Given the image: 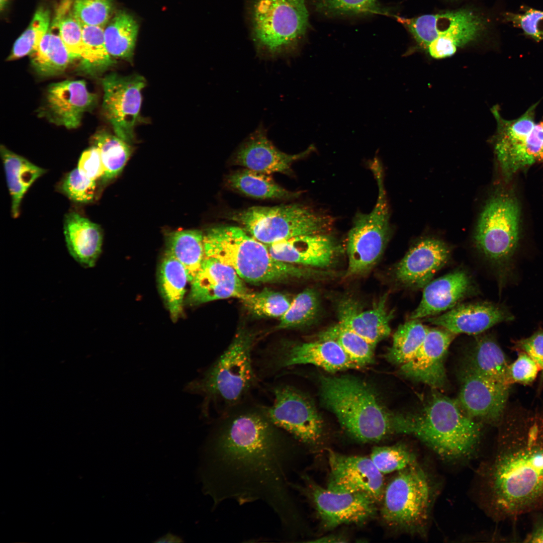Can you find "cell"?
I'll list each match as a JSON object with an SVG mask.
<instances>
[{"mask_svg": "<svg viewBox=\"0 0 543 543\" xmlns=\"http://www.w3.org/2000/svg\"><path fill=\"white\" fill-rule=\"evenodd\" d=\"M289 446L285 432L271 421L264 406L233 408L202 448L198 475L203 491L214 507L228 500L240 504L262 501L286 532L295 520L288 487Z\"/></svg>", "mask_w": 543, "mask_h": 543, "instance_id": "cell-1", "label": "cell"}, {"mask_svg": "<svg viewBox=\"0 0 543 543\" xmlns=\"http://www.w3.org/2000/svg\"><path fill=\"white\" fill-rule=\"evenodd\" d=\"M505 426L486 477L490 508L502 519L543 509V416Z\"/></svg>", "mask_w": 543, "mask_h": 543, "instance_id": "cell-2", "label": "cell"}, {"mask_svg": "<svg viewBox=\"0 0 543 543\" xmlns=\"http://www.w3.org/2000/svg\"><path fill=\"white\" fill-rule=\"evenodd\" d=\"M320 396L342 428L358 441H379L403 433V415L388 411L371 388L356 378L322 376Z\"/></svg>", "mask_w": 543, "mask_h": 543, "instance_id": "cell-3", "label": "cell"}, {"mask_svg": "<svg viewBox=\"0 0 543 543\" xmlns=\"http://www.w3.org/2000/svg\"><path fill=\"white\" fill-rule=\"evenodd\" d=\"M205 257L231 267L243 280L253 284L282 282L293 278L329 277L330 272L301 267L281 261L267 245L239 227L220 226L204 234Z\"/></svg>", "mask_w": 543, "mask_h": 543, "instance_id": "cell-4", "label": "cell"}, {"mask_svg": "<svg viewBox=\"0 0 543 543\" xmlns=\"http://www.w3.org/2000/svg\"><path fill=\"white\" fill-rule=\"evenodd\" d=\"M254 340L253 333L240 330L216 360L185 386L186 392L203 398L205 416L212 405H221L228 411L241 404L256 386L252 359Z\"/></svg>", "mask_w": 543, "mask_h": 543, "instance_id": "cell-5", "label": "cell"}, {"mask_svg": "<svg viewBox=\"0 0 543 543\" xmlns=\"http://www.w3.org/2000/svg\"><path fill=\"white\" fill-rule=\"evenodd\" d=\"M479 422L467 415L457 400L434 392L420 413L406 415V434L415 435L443 459L457 460L477 446L482 432Z\"/></svg>", "mask_w": 543, "mask_h": 543, "instance_id": "cell-6", "label": "cell"}, {"mask_svg": "<svg viewBox=\"0 0 543 543\" xmlns=\"http://www.w3.org/2000/svg\"><path fill=\"white\" fill-rule=\"evenodd\" d=\"M252 36L258 52L275 58L296 52L309 27L305 0H253Z\"/></svg>", "mask_w": 543, "mask_h": 543, "instance_id": "cell-7", "label": "cell"}, {"mask_svg": "<svg viewBox=\"0 0 543 543\" xmlns=\"http://www.w3.org/2000/svg\"><path fill=\"white\" fill-rule=\"evenodd\" d=\"M393 16L417 43L435 59L453 55L458 48L479 39L488 26L485 18L470 9L411 18Z\"/></svg>", "mask_w": 543, "mask_h": 543, "instance_id": "cell-8", "label": "cell"}, {"mask_svg": "<svg viewBox=\"0 0 543 543\" xmlns=\"http://www.w3.org/2000/svg\"><path fill=\"white\" fill-rule=\"evenodd\" d=\"M228 217L265 245L300 235L328 233L333 224L329 216L299 204L253 206Z\"/></svg>", "mask_w": 543, "mask_h": 543, "instance_id": "cell-9", "label": "cell"}, {"mask_svg": "<svg viewBox=\"0 0 543 543\" xmlns=\"http://www.w3.org/2000/svg\"><path fill=\"white\" fill-rule=\"evenodd\" d=\"M370 165L377 184L378 197L370 213L356 214L348 233L346 277L362 275L369 271L381 256L390 237L389 213L382 165L377 158Z\"/></svg>", "mask_w": 543, "mask_h": 543, "instance_id": "cell-10", "label": "cell"}, {"mask_svg": "<svg viewBox=\"0 0 543 543\" xmlns=\"http://www.w3.org/2000/svg\"><path fill=\"white\" fill-rule=\"evenodd\" d=\"M430 483L417 462L398 471L385 489L381 510L385 521L409 532H423L432 501Z\"/></svg>", "mask_w": 543, "mask_h": 543, "instance_id": "cell-11", "label": "cell"}, {"mask_svg": "<svg viewBox=\"0 0 543 543\" xmlns=\"http://www.w3.org/2000/svg\"><path fill=\"white\" fill-rule=\"evenodd\" d=\"M537 104L512 120L503 118L498 106L491 109L497 123L495 153L506 179L535 163L543 164V120H535Z\"/></svg>", "mask_w": 543, "mask_h": 543, "instance_id": "cell-12", "label": "cell"}, {"mask_svg": "<svg viewBox=\"0 0 543 543\" xmlns=\"http://www.w3.org/2000/svg\"><path fill=\"white\" fill-rule=\"evenodd\" d=\"M520 208L507 194L491 198L484 206L474 235L476 246L491 263L506 270L519 239Z\"/></svg>", "mask_w": 543, "mask_h": 543, "instance_id": "cell-13", "label": "cell"}, {"mask_svg": "<svg viewBox=\"0 0 543 543\" xmlns=\"http://www.w3.org/2000/svg\"><path fill=\"white\" fill-rule=\"evenodd\" d=\"M102 84L105 118L115 135L129 143L132 142L140 118L145 78L136 74L124 76L111 73L102 79Z\"/></svg>", "mask_w": 543, "mask_h": 543, "instance_id": "cell-14", "label": "cell"}, {"mask_svg": "<svg viewBox=\"0 0 543 543\" xmlns=\"http://www.w3.org/2000/svg\"><path fill=\"white\" fill-rule=\"evenodd\" d=\"M273 392V404L264 407L271 421L303 442H317L322 435V422L310 400L288 385H277Z\"/></svg>", "mask_w": 543, "mask_h": 543, "instance_id": "cell-15", "label": "cell"}, {"mask_svg": "<svg viewBox=\"0 0 543 543\" xmlns=\"http://www.w3.org/2000/svg\"><path fill=\"white\" fill-rule=\"evenodd\" d=\"M264 367L277 372L295 365L310 364L335 373L359 369L335 341L320 339L314 342L285 343L266 354Z\"/></svg>", "mask_w": 543, "mask_h": 543, "instance_id": "cell-16", "label": "cell"}, {"mask_svg": "<svg viewBox=\"0 0 543 543\" xmlns=\"http://www.w3.org/2000/svg\"><path fill=\"white\" fill-rule=\"evenodd\" d=\"M510 388L467 367L457 401L471 418L496 424L503 418Z\"/></svg>", "mask_w": 543, "mask_h": 543, "instance_id": "cell-17", "label": "cell"}, {"mask_svg": "<svg viewBox=\"0 0 543 543\" xmlns=\"http://www.w3.org/2000/svg\"><path fill=\"white\" fill-rule=\"evenodd\" d=\"M328 461L330 471L327 489L339 493L363 492L377 502L383 499V474L370 458L329 451Z\"/></svg>", "mask_w": 543, "mask_h": 543, "instance_id": "cell-18", "label": "cell"}, {"mask_svg": "<svg viewBox=\"0 0 543 543\" xmlns=\"http://www.w3.org/2000/svg\"><path fill=\"white\" fill-rule=\"evenodd\" d=\"M311 495L325 526L365 522L375 515L376 500L363 492L339 493L312 485Z\"/></svg>", "mask_w": 543, "mask_h": 543, "instance_id": "cell-19", "label": "cell"}, {"mask_svg": "<svg viewBox=\"0 0 543 543\" xmlns=\"http://www.w3.org/2000/svg\"><path fill=\"white\" fill-rule=\"evenodd\" d=\"M96 96L82 80H65L50 84L42 114L49 121L67 129L78 127L84 113L92 109Z\"/></svg>", "mask_w": 543, "mask_h": 543, "instance_id": "cell-20", "label": "cell"}, {"mask_svg": "<svg viewBox=\"0 0 543 543\" xmlns=\"http://www.w3.org/2000/svg\"><path fill=\"white\" fill-rule=\"evenodd\" d=\"M455 334L444 328H429L425 339L414 356L400 366L405 377L433 388H442L446 382L444 360Z\"/></svg>", "mask_w": 543, "mask_h": 543, "instance_id": "cell-21", "label": "cell"}, {"mask_svg": "<svg viewBox=\"0 0 543 543\" xmlns=\"http://www.w3.org/2000/svg\"><path fill=\"white\" fill-rule=\"evenodd\" d=\"M266 245L270 254L277 260L318 268L333 264L340 250L328 233L300 235Z\"/></svg>", "mask_w": 543, "mask_h": 543, "instance_id": "cell-22", "label": "cell"}, {"mask_svg": "<svg viewBox=\"0 0 543 543\" xmlns=\"http://www.w3.org/2000/svg\"><path fill=\"white\" fill-rule=\"evenodd\" d=\"M450 250L445 243L426 238L414 245L397 264L396 280L407 287L424 288L448 261Z\"/></svg>", "mask_w": 543, "mask_h": 543, "instance_id": "cell-23", "label": "cell"}, {"mask_svg": "<svg viewBox=\"0 0 543 543\" xmlns=\"http://www.w3.org/2000/svg\"><path fill=\"white\" fill-rule=\"evenodd\" d=\"M248 292L243 280L231 267L205 257L191 283L187 302L191 306H197L231 297L241 299Z\"/></svg>", "mask_w": 543, "mask_h": 543, "instance_id": "cell-24", "label": "cell"}, {"mask_svg": "<svg viewBox=\"0 0 543 543\" xmlns=\"http://www.w3.org/2000/svg\"><path fill=\"white\" fill-rule=\"evenodd\" d=\"M315 150L310 145L306 150L296 154L283 152L268 140L265 129L260 125L240 146L236 153L235 163L246 168L269 174L289 172L292 164Z\"/></svg>", "mask_w": 543, "mask_h": 543, "instance_id": "cell-25", "label": "cell"}, {"mask_svg": "<svg viewBox=\"0 0 543 543\" xmlns=\"http://www.w3.org/2000/svg\"><path fill=\"white\" fill-rule=\"evenodd\" d=\"M512 314L502 306L490 302H477L456 306L446 313L427 320L454 334H477L494 325L513 319Z\"/></svg>", "mask_w": 543, "mask_h": 543, "instance_id": "cell-26", "label": "cell"}, {"mask_svg": "<svg viewBox=\"0 0 543 543\" xmlns=\"http://www.w3.org/2000/svg\"><path fill=\"white\" fill-rule=\"evenodd\" d=\"M474 290L470 276L462 269L431 281L424 287L422 299L410 319L428 318L451 309Z\"/></svg>", "mask_w": 543, "mask_h": 543, "instance_id": "cell-27", "label": "cell"}, {"mask_svg": "<svg viewBox=\"0 0 543 543\" xmlns=\"http://www.w3.org/2000/svg\"><path fill=\"white\" fill-rule=\"evenodd\" d=\"M387 295L383 296L371 309L360 311L350 299L341 301L337 308L338 323L355 332L374 347L391 333L393 313L386 307Z\"/></svg>", "mask_w": 543, "mask_h": 543, "instance_id": "cell-28", "label": "cell"}, {"mask_svg": "<svg viewBox=\"0 0 543 543\" xmlns=\"http://www.w3.org/2000/svg\"><path fill=\"white\" fill-rule=\"evenodd\" d=\"M63 229L71 257L83 267L95 266L102 252L103 235L100 226L71 212L65 216Z\"/></svg>", "mask_w": 543, "mask_h": 543, "instance_id": "cell-29", "label": "cell"}, {"mask_svg": "<svg viewBox=\"0 0 543 543\" xmlns=\"http://www.w3.org/2000/svg\"><path fill=\"white\" fill-rule=\"evenodd\" d=\"M0 151L12 198V215L17 218L20 214L24 195L32 184L45 173L46 170L4 145L1 146Z\"/></svg>", "mask_w": 543, "mask_h": 543, "instance_id": "cell-30", "label": "cell"}, {"mask_svg": "<svg viewBox=\"0 0 543 543\" xmlns=\"http://www.w3.org/2000/svg\"><path fill=\"white\" fill-rule=\"evenodd\" d=\"M159 290L173 322L183 314L186 287L189 282L183 265L165 251L158 268Z\"/></svg>", "mask_w": 543, "mask_h": 543, "instance_id": "cell-31", "label": "cell"}, {"mask_svg": "<svg viewBox=\"0 0 543 543\" xmlns=\"http://www.w3.org/2000/svg\"><path fill=\"white\" fill-rule=\"evenodd\" d=\"M30 56L33 67L43 76L61 73L72 60L61 38L58 25L54 18L38 47Z\"/></svg>", "mask_w": 543, "mask_h": 543, "instance_id": "cell-32", "label": "cell"}, {"mask_svg": "<svg viewBox=\"0 0 543 543\" xmlns=\"http://www.w3.org/2000/svg\"><path fill=\"white\" fill-rule=\"evenodd\" d=\"M509 364L502 349L489 335L480 337L471 352L468 368L502 385L510 387Z\"/></svg>", "mask_w": 543, "mask_h": 543, "instance_id": "cell-33", "label": "cell"}, {"mask_svg": "<svg viewBox=\"0 0 543 543\" xmlns=\"http://www.w3.org/2000/svg\"><path fill=\"white\" fill-rule=\"evenodd\" d=\"M165 249L183 265L191 283L205 257L204 233L199 230L170 232L166 237Z\"/></svg>", "mask_w": 543, "mask_h": 543, "instance_id": "cell-34", "label": "cell"}, {"mask_svg": "<svg viewBox=\"0 0 543 543\" xmlns=\"http://www.w3.org/2000/svg\"><path fill=\"white\" fill-rule=\"evenodd\" d=\"M104 29L106 46L110 55L131 61L133 57L138 26L129 13L120 11L109 21Z\"/></svg>", "mask_w": 543, "mask_h": 543, "instance_id": "cell-35", "label": "cell"}, {"mask_svg": "<svg viewBox=\"0 0 543 543\" xmlns=\"http://www.w3.org/2000/svg\"><path fill=\"white\" fill-rule=\"evenodd\" d=\"M227 181L232 189L257 199H290L299 194L283 188L269 174L247 168L232 173Z\"/></svg>", "mask_w": 543, "mask_h": 543, "instance_id": "cell-36", "label": "cell"}, {"mask_svg": "<svg viewBox=\"0 0 543 543\" xmlns=\"http://www.w3.org/2000/svg\"><path fill=\"white\" fill-rule=\"evenodd\" d=\"M82 27L83 52L79 59L78 68L89 75L100 74L116 63L106 46L104 28L86 25Z\"/></svg>", "mask_w": 543, "mask_h": 543, "instance_id": "cell-37", "label": "cell"}, {"mask_svg": "<svg viewBox=\"0 0 543 543\" xmlns=\"http://www.w3.org/2000/svg\"><path fill=\"white\" fill-rule=\"evenodd\" d=\"M92 141L93 145L99 149L102 159L104 173L101 180L107 183L121 172L131 154L132 148L129 143L105 130L97 132Z\"/></svg>", "mask_w": 543, "mask_h": 543, "instance_id": "cell-38", "label": "cell"}, {"mask_svg": "<svg viewBox=\"0 0 543 543\" xmlns=\"http://www.w3.org/2000/svg\"><path fill=\"white\" fill-rule=\"evenodd\" d=\"M429 328L418 319H411L400 325L394 333L386 358L390 363L401 366L410 360L423 342Z\"/></svg>", "mask_w": 543, "mask_h": 543, "instance_id": "cell-39", "label": "cell"}, {"mask_svg": "<svg viewBox=\"0 0 543 543\" xmlns=\"http://www.w3.org/2000/svg\"><path fill=\"white\" fill-rule=\"evenodd\" d=\"M319 339L336 341L349 358L359 368L373 361L375 347L339 323L321 333Z\"/></svg>", "mask_w": 543, "mask_h": 543, "instance_id": "cell-40", "label": "cell"}, {"mask_svg": "<svg viewBox=\"0 0 543 543\" xmlns=\"http://www.w3.org/2000/svg\"><path fill=\"white\" fill-rule=\"evenodd\" d=\"M315 10L330 18L390 15L378 0H312Z\"/></svg>", "mask_w": 543, "mask_h": 543, "instance_id": "cell-41", "label": "cell"}, {"mask_svg": "<svg viewBox=\"0 0 543 543\" xmlns=\"http://www.w3.org/2000/svg\"><path fill=\"white\" fill-rule=\"evenodd\" d=\"M73 0H61L55 13L61 38L72 59L79 60L83 52L82 25L72 9Z\"/></svg>", "mask_w": 543, "mask_h": 543, "instance_id": "cell-42", "label": "cell"}, {"mask_svg": "<svg viewBox=\"0 0 543 543\" xmlns=\"http://www.w3.org/2000/svg\"><path fill=\"white\" fill-rule=\"evenodd\" d=\"M50 23L49 10L40 6L27 28L15 41L8 60H13L31 55L47 32Z\"/></svg>", "mask_w": 543, "mask_h": 543, "instance_id": "cell-43", "label": "cell"}, {"mask_svg": "<svg viewBox=\"0 0 543 543\" xmlns=\"http://www.w3.org/2000/svg\"><path fill=\"white\" fill-rule=\"evenodd\" d=\"M319 307L317 292L311 289L305 290L296 296L289 309L280 318L277 328L288 329L306 324L316 317Z\"/></svg>", "mask_w": 543, "mask_h": 543, "instance_id": "cell-44", "label": "cell"}, {"mask_svg": "<svg viewBox=\"0 0 543 543\" xmlns=\"http://www.w3.org/2000/svg\"><path fill=\"white\" fill-rule=\"evenodd\" d=\"M245 307L258 317H282L291 302L281 293L266 288L257 292H248L241 299Z\"/></svg>", "mask_w": 543, "mask_h": 543, "instance_id": "cell-45", "label": "cell"}, {"mask_svg": "<svg viewBox=\"0 0 543 543\" xmlns=\"http://www.w3.org/2000/svg\"><path fill=\"white\" fill-rule=\"evenodd\" d=\"M370 458L383 474L398 472L417 462L415 455L403 444L375 447Z\"/></svg>", "mask_w": 543, "mask_h": 543, "instance_id": "cell-46", "label": "cell"}, {"mask_svg": "<svg viewBox=\"0 0 543 543\" xmlns=\"http://www.w3.org/2000/svg\"><path fill=\"white\" fill-rule=\"evenodd\" d=\"M73 13L82 25L105 28L112 17L113 0H73Z\"/></svg>", "mask_w": 543, "mask_h": 543, "instance_id": "cell-47", "label": "cell"}, {"mask_svg": "<svg viewBox=\"0 0 543 543\" xmlns=\"http://www.w3.org/2000/svg\"><path fill=\"white\" fill-rule=\"evenodd\" d=\"M96 187V180L86 177L76 168L66 175L62 182L60 189L72 201L86 204L94 201Z\"/></svg>", "mask_w": 543, "mask_h": 543, "instance_id": "cell-48", "label": "cell"}, {"mask_svg": "<svg viewBox=\"0 0 543 543\" xmlns=\"http://www.w3.org/2000/svg\"><path fill=\"white\" fill-rule=\"evenodd\" d=\"M506 17L535 40H543V11L529 9L522 14H507Z\"/></svg>", "mask_w": 543, "mask_h": 543, "instance_id": "cell-49", "label": "cell"}, {"mask_svg": "<svg viewBox=\"0 0 543 543\" xmlns=\"http://www.w3.org/2000/svg\"><path fill=\"white\" fill-rule=\"evenodd\" d=\"M540 371L537 363L528 354L518 352L516 359L509 365L508 377L511 384L514 383L523 385L532 383Z\"/></svg>", "mask_w": 543, "mask_h": 543, "instance_id": "cell-50", "label": "cell"}, {"mask_svg": "<svg viewBox=\"0 0 543 543\" xmlns=\"http://www.w3.org/2000/svg\"><path fill=\"white\" fill-rule=\"evenodd\" d=\"M77 168L84 176L97 180L104 175V168L99 149L93 145L85 150L78 161Z\"/></svg>", "mask_w": 543, "mask_h": 543, "instance_id": "cell-51", "label": "cell"}, {"mask_svg": "<svg viewBox=\"0 0 543 543\" xmlns=\"http://www.w3.org/2000/svg\"><path fill=\"white\" fill-rule=\"evenodd\" d=\"M513 347L518 352L530 356L538 365L543 378V330H539L530 336L514 342Z\"/></svg>", "mask_w": 543, "mask_h": 543, "instance_id": "cell-52", "label": "cell"}, {"mask_svg": "<svg viewBox=\"0 0 543 543\" xmlns=\"http://www.w3.org/2000/svg\"><path fill=\"white\" fill-rule=\"evenodd\" d=\"M525 542H543V521L538 523L527 535Z\"/></svg>", "mask_w": 543, "mask_h": 543, "instance_id": "cell-53", "label": "cell"}, {"mask_svg": "<svg viewBox=\"0 0 543 543\" xmlns=\"http://www.w3.org/2000/svg\"><path fill=\"white\" fill-rule=\"evenodd\" d=\"M154 542H169V543H177V542H184L183 538L177 535L171 533L169 532L165 535L157 538Z\"/></svg>", "mask_w": 543, "mask_h": 543, "instance_id": "cell-54", "label": "cell"}, {"mask_svg": "<svg viewBox=\"0 0 543 543\" xmlns=\"http://www.w3.org/2000/svg\"><path fill=\"white\" fill-rule=\"evenodd\" d=\"M347 541L342 536L329 535L322 537L315 540L310 541L312 542H345Z\"/></svg>", "mask_w": 543, "mask_h": 543, "instance_id": "cell-55", "label": "cell"}, {"mask_svg": "<svg viewBox=\"0 0 543 543\" xmlns=\"http://www.w3.org/2000/svg\"><path fill=\"white\" fill-rule=\"evenodd\" d=\"M8 0H0V9L2 11L6 7Z\"/></svg>", "mask_w": 543, "mask_h": 543, "instance_id": "cell-56", "label": "cell"}]
</instances>
